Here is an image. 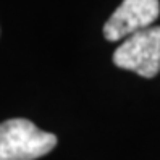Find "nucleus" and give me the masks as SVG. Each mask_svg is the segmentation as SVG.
Masks as SVG:
<instances>
[{
  "instance_id": "f257e3e1",
  "label": "nucleus",
  "mask_w": 160,
  "mask_h": 160,
  "mask_svg": "<svg viewBox=\"0 0 160 160\" xmlns=\"http://www.w3.org/2000/svg\"><path fill=\"white\" fill-rule=\"evenodd\" d=\"M57 146L53 134L24 118L0 123V160H36Z\"/></svg>"
},
{
  "instance_id": "f03ea898",
  "label": "nucleus",
  "mask_w": 160,
  "mask_h": 160,
  "mask_svg": "<svg viewBox=\"0 0 160 160\" xmlns=\"http://www.w3.org/2000/svg\"><path fill=\"white\" fill-rule=\"evenodd\" d=\"M113 63L142 78H154L160 71V26H150L126 37L113 53Z\"/></svg>"
},
{
  "instance_id": "7ed1b4c3",
  "label": "nucleus",
  "mask_w": 160,
  "mask_h": 160,
  "mask_svg": "<svg viewBox=\"0 0 160 160\" xmlns=\"http://www.w3.org/2000/svg\"><path fill=\"white\" fill-rule=\"evenodd\" d=\"M158 15V0H123L103 24V36L110 42L126 39L131 34L150 28Z\"/></svg>"
}]
</instances>
